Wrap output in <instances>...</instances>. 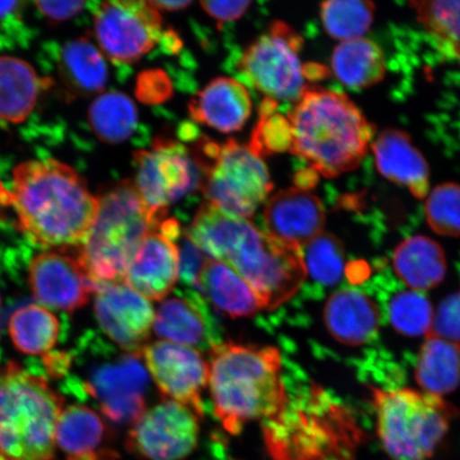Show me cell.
Segmentation results:
<instances>
[{
    "instance_id": "8",
    "label": "cell",
    "mask_w": 460,
    "mask_h": 460,
    "mask_svg": "<svg viewBox=\"0 0 460 460\" xmlns=\"http://www.w3.org/2000/svg\"><path fill=\"white\" fill-rule=\"evenodd\" d=\"M200 189L207 203L249 220L267 200L273 183L262 158L230 139L220 144L214 159L201 170Z\"/></svg>"
},
{
    "instance_id": "22",
    "label": "cell",
    "mask_w": 460,
    "mask_h": 460,
    "mask_svg": "<svg viewBox=\"0 0 460 460\" xmlns=\"http://www.w3.org/2000/svg\"><path fill=\"white\" fill-rule=\"evenodd\" d=\"M324 322L337 341L352 347L373 341L381 325L376 302L352 288L332 293L325 304Z\"/></svg>"
},
{
    "instance_id": "39",
    "label": "cell",
    "mask_w": 460,
    "mask_h": 460,
    "mask_svg": "<svg viewBox=\"0 0 460 460\" xmlns=\"http://www.w3.org/2000/svg\"><path fill=\"white\" fill-rule=\"evenodd\" d=\"M175 243L180 252V280L198 289L199 276L208 257L193 243L187 233H181Z\"/></svg>"
},
{
    "instance_id": "45",
    "label": "cell",
    "mask_w": 460,
    "mask_h": 460,
    "mask_svg": "<svg viewBox=\"0 0 460 460\" xmlns=\"http://www.w3.org/2000/svg\"><path fill=\"white\" fill-rule=\"evenodd\" d=\"M149 3L158 11H180L192 4V2H185V0H159V2Z\"/></svg>"
},
{
    "instance_id": "28",
    "label": "cell",
    "mask_w": 460,
    "mask_h": 460,
    "mask_svg": "<svg viewBox=\"0 0 460 460\" xmlns=\"http://www.w3.org/2000/svg\"><path fill=\"white\" fill-rule=\"evenodd\" d=\"M41 82L20 58L0 57V119L21 123L36 106Z\"/></svg>"
},
{
    "instance_id": "46",
    "label": "cell",
    "mask_w": 460,
    "mask_h": 460,
    "mask_svg": "<svg viewBox=\"0 0 460 460\" xmlns=\"http://www.w3.org/2000/svg\"><path fill=\"white\" fill-rule=\"evenodd\" d=\"M119 456L111 450H97L84 456L68 457L67 460H117Z\"/></svg>"
},
{
    "instance_id": "12",
    "label": "cell",
    "mask_w": 460,
    "mask_h": 460,
    "mask_svg": "<svg viewBox=\"0 0 460 460\" xmlns=\"http://www.w3.org/2000/svg\"><path fill=\"white\" fill-rule=\"evenodd\" d=\"M199 419L181 402H160L134 424L128 435V451L147 460H183L198 446Z\"/></svg>"
},
{
    "instance_id": "17",
    "label": "cell",
    "mask_w": 460,
    "mask_h": 460,
    "mask_svg": "<svg viewBox=\"0 0 460 460\" xmlns=\"http://www.w3.org/2000/svg\"><path fill=\"white\" fill-rule=\"evenodd\" d=\"M324 224L323 204L310 190H280L264 207L266 234L286 244L304 247L323 233Z\"/></svg>"
},
{
    "instance_id": "32",
    "label": "cell",
    "mask_w": 460,
    "mask_h": 460,
    "mask_svg": "<svg viewBox=\"0 0 460 460\" xmlns=\"http://www.w3.org/2000/svg\"><path fill=\"white\" fill-rule=\"evenodd\" d=\"M376 4L362 0H331L321 4L322 24L332 39L345 42L365 38L374 21Z\"/></svg>"
},
{
    "instance_id": "18",
    "label": "cell",
    "mask_w": 460,
    "mask_h": 460,
    "mask_svg": "<svg viewBox=\"0 0 460 460\" xmlns=\"http://www.w3.org/2000/svg\"><path fill=\"white\" fill-rule=\"evenodd\" d=\"M180 272V252L175 241L156 229L141 241L124 281L148 301H164L174 289Z\"/></svg>"
},
{
    "instance_id": "5",
    "label": "cell",
    "mask_w": 460,
    "mask_h": 460,
    "mask_svg": "<svg viewBox=\"0 0 460 460\" xmlns=\"http://www.w3.org/2000/svg\"><path fill=\"white\" fill-rule=\"evenodd\" d=\"M62 405L41 374L0 367V460H53Z\"/></svg>"
},
{
    "instance_id": "47",
    "label": "cell",
    "mask_w": 460,
    "mask_h": 460,
    "mask_svg": "<svg viewBox=\"0 0 460 460\" xmlns=\"http://www.w3.org/2000/svg\"><path fill=\"white\" fill-rule=\"evenodd\" d=\"M163 43L164 49L165 51H178L181 46V41L180 37L177 36V33L172 31H166L163 34V39H161V42Z\"/></svg>"
},
{
    "instance_id": "42",
    "label": "cell",
    "mask_w": 460,
    "mask_h": 460,
    "mask_svg": "<svg viewBox=\"0 0 460 460\" xmlns=\"http://www.w3.org/2000/svg\"><path fill=\"white\" fill-rule=\"evenodd\" d=\"M207 13L220 22L240 19L249 9L251 2H201Z\"/></svg>"
},
{
    "instance_id": "38",
    "label": "cell",
    "mask_w": 460,
    "mask_h": 460,
    "mask_svg": "<svg viewBox=\"0 0 460 460\" xmlns=\"http://www.w3.org/2000/svg\"><path fill=\"white\" fill-rule=\"evenodd\" d=\"M431 335L460 343V291L447 296L435 310Z\"/></svg>"
},
{
    "instance_id": "1",
    "label": "cell",
    "mask_w": 460,
    "mask_h": 460,
    "mask_svg": "<svg viewBox=\"0 0 460 460\" xmlns=\"http://www.w3.org/2000/svg\"><path fill=\"white\" fill-rule=\"evenodd\" d=\"M187 234L207 257L227 264L243 278L264 308L280 306L306 279L302 247L280 243L246 218L207 201Z\"/></svg>"
},
{
    "instance_id": "27",
    "label": "cell",
    "mask_w": 460,
    "mask_h": 460,
    "mask_svg": "<svg viewBox=\"0 0 460 460\" xmlns=\"http://www.w3.org/2000/svg\"><path fill=\"white\" fill-rule=\"evenodd\" d=\"M332 68L342 84L361 90L382 82L386 74V61L376 43L360 38L337 46L332 57Z\"/></svg>"
},
{
    "instance_id": "43",
    "label": "cell",
    "mask_w": 460,
    "mask_h": 460,
    "mask_svg": "<svg viewBox=\"0 0 460 460\" xmlns=\"http://www.w3.org/2000/svg\"><path fill=\"white\" fill-rule=\"evenodd\" d=\"M73 361V355L66 352H53L44 356L43 364L50 377L67 376Z\"/></svg>"
},
{
    "instance_id": "41",
    "label": "cell",
    "mask_w": 460,
    "mask_h": 460,
    "mask_svg": "<svg viewBox=\"0 0 460 460\" xmlns=\"http://www.w3.org/2000/svg\"><path fill=\"white\" fill-rule=\"evenodd\" d=\"M40 13L54 22L73 19L84 9V2H36Z\"/></svg>"
},
{
    "instance_id": "40",
    "label": "cell",
    "mask_w": 460,
    "mask_h": 460,
    "mask_svg": "<svg viewBox=\"0 0 460 460\" xmlns=\"http://www.w3.org/2000/svg\"><path fill=\"white\" fill-rule=\"evenodd\" d=\"M172 92L171 78L164 71L149 70L137 78V96L149 105L170 100Z\"/></svg>"
},
{
    "instance_id": "14",
    "label": "cell",
    "mask_w": 460,
    "mask_h": 460,
    "mask_svg": "<svg viewBox=\"0 0 460 460\" xmlns=\"http://www.w3.org/2000/svg\"><path fill=\"white\" fill-rule=\"evenodd\" d=\"M142 356L161 393L203 417L201 394L208 386L209 364L199 350L159 341L146 344Z\"/></svg>"
},
{
    "instance_id": "13",
    "label": "cell",
    "mask_w": 460,
    "mask_h": 460,
    "mask_svg": "<svg viewBox=\"0 0 460 460\" xmlns=\"http://www.w3.org/2000/svg\"><path fill=\"white\" fill-rule=\"evenodd\" d=\"M140 358L126 354L92 367L84 382L71 384V391L93 396L111 421L135 424L146 412L144 394L148 384Z\"/></svg>"
},
{
    "instance_id": "37",
    "label": "cell",
    "mask_w": 460,
    "mask_h": 460,
    "mask_svg": "<svg viewBox=\"0 0 460 460\" xmlns=\"http://www.w3.org/2000/svg\"><path fill=\"white\" fill-rule=\"evenodd\" d=\"M425 217L436 234L460 237V185L446 182L430 190L425 199Z\"/></svg>"
},
{
    "instance_id": "6",
    "label": "cell",
    "mask_w": 460,
    "mask_h": 460,
    "mask_svg": "<svg viewBox=\"0 0 460 460\" xmlns=\"http://www.w3.org/2000/svg\"><path fill=\"white\" fill-rule=\"evenodd\" d=\"M99 204L93 226L77 256L96 290L125 283L126 271L141 241L160 226L130 181L109 190L99 198Z\"/></svg>"
},
{
    "instance_id": "26",
    "label": "cell",
    "mask_w": 460,
    "mask_h": 460,
    "mask_svg": "<svg viewBox=\"0 0 460 460\" xmlns=\"http://www.w3.org/2000/svg\"><path fill=\"white\" fill-rule=\"evenodd\" d=\"M416 381L423 393L447 395L460 385V344L438 336H427L418 355Z\"/></svg>"
},
{
    "instance_id": "3",
    "label": "cell",
    "mask_w": 460,
    "mask_h": 460,
    "mask_svg": "<svg viewBox=\"0 0 460 460\" xmlns=\"http://www.w3.org/2000/svg\"><path fill=\"white\" fill-rule=\"evenodd\" d=\"M287 118L291 154L326 178L358 168L376 137L374 125L352 100L318 85L306 86Z\"/></svg>"
},
{
    "instance_id": "2",
    "label": "cell",
    "mask_w": 460,
    "mask_h": 460,
    "mask_svg": "<svg viewBox=\"0 0 460 460\" xmlns=\"http://www.w3.org/2000/svg\"><path fill=\"white\" fill-rule=\"evenodd\" d=\"M20 226L34 243L82 245L99 212V198L71 166L54 159L22 164L13 174Z\"/></svg>"
},
{
    "instance_id": "33",
    "label": "cell",
    "mask_w": 460,
    "mask_h": 460,
    "mask_svg": "<svg viewBox=\"0 0 460 460\" xmlns=\"http://www.w3.org/2000/svg\"><path fill=\"white\" fill-rule=\"evenodd\" d=\"M306 278L324 287L336 286L345 270L341 241L330 233H322L302 247Z\"/></svg>"
},
{
    "instance_id": "23",
    "label": "cell",
    "mask_w": 460,
    "mask_h": 460,
    "mask_svg": "<svg viewBox=\"0 0 460 460\" xmlns=\"http://www.w3.org/2000/svg\"><path fill=\"white\" fill-rule=\"evenodd\" d=\"M394 272L410 290L434 289L445 279L447 263L442 247L425 235H413L396 247L394 252Z\"/></svg>"
},
{
    "instance_id": "11",
    "label": "cell",
    "mask_w": 460,
    "mask_h": 460,
    "mask_svg": "<svg viewBox=\"0 0 460 460\" xmlns=\"http://www.w3.org/2000/svg\"><path fill=\"white\" fill-rule=\"evenodd\" d=\"M163 17L149 2H105L95 10L94 31L102 53L119 65L139 61L163 39Z\"/></svg>"
},
{
    "instance_id": "10",
    "label": "cell",
    "mask_w": 460,
    "mask_h": 460,
    "mask_svg": "<svg viewBox=\"0 0 460 460\" xmlns=\"http://www.w3.org/2000/svg\"><path fill=\"white\" fill-rule=\"evenodd\" d=\"M134 186L144 205L159 224L169 206L201 185V172L182 144L157 137L149 149L135 154Z\"/></svg>"
},
{
    "instance_id": "9",
    "label": "cell",
    "mask_w": 460,
    "mask_h": 460,
    "mask_svg": "<svg viewBox=\"0 0 460 460\" xmlns=\"http://www.w3.org/2000/svg\"><path fill=\"white\" fill-rule=\"evenodd\" d=\"M302 46L303 39L295 29L276 21L244 51L238 70L268 99L297 102L307 86L298 57Z\"/></svg>"
},
{
    "instance_id": "24",
    "label": "cell",
    "mask_w": 460,
    "mask_h": 460,
    "mask_svg": "<svg viewBox=\"0 0 460 460\" xmlns=\"http://www.w3.org/2000/svg\"><path fill=\"white\" fill-rule=\"evenodd\" d=\"M197 290L232 318L250 316L264 309L250 285L227 264L214 259H207L201 269Z\"/></svg>"
},
{
    "instance_id": "36",
    "label": "cell",
    "mask_w": 460,
    "mask_h": 460,
    "mask_svg": "<svg viewBox=\"0 0 460 460\" xmlns=\"http://www.w3.org/2000/svg\"><path fill=\"white\" fill-rule=\"evenodd\" d=\"M418 21L440 41L460 49V2L456 0H431L411 2Z\"/></svg>"
},
{
    "instance_id": "20",
    "label": "cell",
    "mask_w": 460,
    "mask_h": 460,
    "mask_svg": "<svg viewBox=\"0 0 460 460\" xmlns=\"http://www.w3.org/2000/svg\"><path fill=\"white\" fill-rule=\"evenodd\" d=\"M371 149L376 168L386 180L408 189L419 199H427L430 191L429 164L405 131H382L374 137Z\"/></svg>"
},
{
    "instance_id": "25",
    "label": "cell",
    "mask_w": 460,
    "mask_h": 460,
    "mask_svg": "<svg viewBox=\"0 0 460 460\" xmlns=\"http://www.w3.org/2000/svg\"><path fill=\"white\" fill-rule=\"evenodd\" d=\"M58 75L68 92L77 96L102 93L108 82L105 59L96 46L84 38L62 46Z\"/></svg>"
},
{
    "instance_id": "34",
    "label": "cell",
    "mask_w": 460,
    "mask_h": 460,
    "mask_svg": "<svg viewBox=\"0 0 460 460\" xmlns=\"http://www.w3.org/2000/svg\"><path fill=\"white\" fill-rule=\"evenodd\" d=\"M434 318L433 305L422 292L402 291L390 302V323L401 335L429 336L433 330Z\"/></svg>"
},
{
    "instance_id": "29",
    "label": "cell",
    "mask_w": 460,
    "mask_h": 460,
    "mask_svg": "<svg viewBox=\"0 0 460 460\" xmlns=\"http://www.w3.org/2000/svg\"><path fill=\"white\" fill-rule=\"evenodd\" d=\"M88 118L95 136L111 146L128 140L137 125L135 102L119 92H108L96 97L89 108Z\"/></svg>"
},
{
    "instance_id": "4",
    "label": "cell",
    "mask_w": 460,
    "mask_h": 460,
    "mask_svg": "<svg viewBox=\"0 0 460 460\" xmlns=\"http://www.w3.org/2000/svg\"><path fill=\"white\" fill-rule=\"evenodd\" d=\"M208 386L216 416L230 434L279 416L287 405L281 355L272 347L220 343L210 350Z\"/></svg>"
},
{
    "instance_id": "30",
    "label": "cell",
    "mask_w": 460,
    "mask_h": 460,
    "mask_svg": "<svg viewBox=\"0 0 460 460\" xmlns=\"http://www.w3.org/2000/svg\"><path fill=\"white\" fill-rule=\"evenodd\" d=\"M10 337L15 348L25 354L49 352L59 341L60 321L38 305L17 309L9 322Z\"/></svg>"
},
{
    "instance_id": "15",
    "label": "cell",
    "mask_w": 460,
    "mask_h": 460,
    "mask_svg": "<svg viewBox=\"0 0 460 460\" xmlns=\"http://www.w3.org/2000/svg\"><path fill=\"white\" fill-rule=\"evenodd\" d=\"M94 295L96 320L102 332L128 354L142 356L156 314L151 301L126 283L102 286Z\"/></svg>"
},
{
    "instance_id": "48",
    "label": "cell",
    "mask_w": 460,
    "mask_h": 460,
    "mask_svg": "<svg viewBox=\"0 0 460 460\" xmlns=\"http://www.w3.org/2000/svg\"><path fill=\"white\" fill-rule=\"evenodd\" d=\"M457 54H458V55H459V57H460V49L457 51Z\"/></svg>"
},
{
    "instance_id": "21",
    "label": "cell",
    "mask_w": 460,
    "mask_h": 460,
    "mask_svg": "<svg viewBox=\"0 0 460 460\" xmlns=\"http://www.w3.org/2000/svg\"><path fill=\"white\" fill-rule=\"evenodd\" d=\"M188 107L195 122L226 134L243 129L252 112L251 96L245 86L226 77L212 80Z\"/></svg>"
},
{
    "instance_id": "19",
    "label": "cell",
    "mask_w": 460,
    "mask_h": 460,
    "mask_svg": "<svg viewBox=\"0 0 460 460\" xmlns=\"http://www.w3.org/2000/svg\"><path fill=\"white\" fill-rule=\"evenodd\" d=\"M154 332L161 341L212 349L218 342L214 320L199 293L175 292L155 314Z\"/></svg>"
},
{
    "instance_id": "31",
    "label": "cell",
    "mask_w": 460,
    "mask_h": 460,
    "mask_svg": "<svg viewBox=\"0 0 460 460\" xmlns=\"http://www.w3.org/2000/svg\"><path fill=\"white\" fill-rule=\"evenodd\" d=\"M105 435V423L93 410L72 405L61 412L56 442L68 457H75L97 451Z\"/></svg>"
},
{
    "instance_id": "35",
    "label": "cell",
    "mask_w": 460,
    "mask_h": 460,
    "mask_svg": "<svg viewBox=\"0 0 460 460\" xmlns=\"http://www.w3.org/2000/svg\"><path fill=\"white\" fill-rule=\"evenodd\" d=\"M278 108L279 102L268 97L259 107L258 123L249 146L259 157L290 151L291 125L287 117L278 112Z\"/></svg>"
},
{
    "instance_id": "7",
    "label": "cell",
    "mask_w": 460,
    "mask_h": 460,
    "mask_svg": "<svg viewBox=\"0 0 460 460\" xmlns=\"http://www.w3.org/2000/svg\"><path fill=\"white\" fill-rule=\"evenodd\" d=\"M376 430L394 460H427L450 429L453 411L439 396L411 388L374 390Z\"/></svg>"
},
{
    "instance_id": "44",
    "label": "cell",
    "mask_w": 460,
    "mask_h": 460,
    "mask_svg": "<svg viewBox=\"0 0 460 460\" xmlns=\"http://www.w3.org/2000/svg\"><path fill=\"white\" fill-rule=\"evenodd\" d=\"M318 175L313 169L298 171L295 177L296 185L297 188L310 190L315 186Z\"/></svg>"
},
{
    "instance_id": "16",
    "label": "cell",
    "mask_w": 460,
    "mask_h": 460,
    "mask_svg": "<svg viewBox=\"0 0 460 460\" xmlns=\"http://www.w3.org/2000/svg\"><path fill=\"white\" fill-rule=\"evenodd\" d=\"M29 284L38 302L68 313L84 307L96 292L77 257L60 252H45L32 259Z\"/></svg>"
}]
</instances>
